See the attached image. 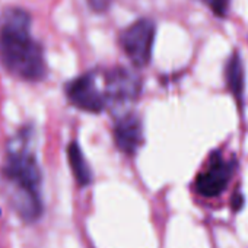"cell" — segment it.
Instances as JSON below:
<instances>
[{
    "label": "cell",
    "mask_w": 248,
    "mask_h": 248,
    "mask_svg": "<svg viewBox=\"0 0 248 248\" xmlns=\"http://www.w3.org/2000/svg\"><path fill=\"white\" fill-rule=\"evenodd\" d=\"M203 5H206L216 16H226L228 8H229V0H200Z\"/></svg>",
    "instance_id": "cell-10"
},
{
    "label": "cell",
    "mask_w": 248,
    "mask_h": 248,
    "mask_svg": "<svg viewBox=\"0 0 248 248\" xmlns=\"http://www.w3.org/2000/svg\"><path fill=\"white\" fill-rule=\"evenodd\" d=\"M28 130L12 140L3 177L11 188V200L16 213L27 222H34L43 212L41 171L35 155L30 149Z\"/></svg>",
    "instance_id": "cell-1"
},
{
    "label": "cell",
    "mask_w": 248,
    "mask_h": 248,
    "mask_svg": "<svg viewBox=\"0 0 248 248\" xmlns=\"http://www.w3.org/2000/svg\"><path fill=\"white\" fill-rule=\"evenodd\" d=\"M67 99L79 109L98 114L107 107L104 91L98 85V73L89 72L66 85Z\"/></svg>",
    "instance_id": "cell-6"
},
{
    "label": "cell",
    "mask_w": 248,
    "mask_h": 248,
    "mask_svg": "<svg viewBox=\"0 0 248 248\" xmlns=\"http://www.w3.org/2000/svg\"><path fill=\"white\" fill-rule=\"evenodd\" d=\"M140 91V78L126 67H114L104 76V95L107 107H112L114 109L133 104L139 98Z\"/></svg>",
    "instance_id": "cell-3"
},
{
    "label": "cell",
    "mask_w": 248,
    "mask_h": 248,
    "mask_svg": "<svg viewBox=\"0 0 248 248\" xmlns=\"http://www.w3.org/2000/svg\"><path fill=\"white\" fill-rule=\"evenodd\" d=\"M31 19L22 9H9L0 28V60L15 76L37 82L46 76L41 46L30 34Z\"/></svg>",
    "instance_id": "cell-2"
},
{
    "label": "cell",
    "mask_w": 248,
    "mask_h": 248,
    "mask_svg": "<svg viewBox=\"0 0 248 248\" xmlns=\"http://www.w3.org/2000/svg\"><path fill=\"white\" fill-rule=\"evenodd\" d=\"M88 2L95 12H104L108 9L111 0H88Z\"/></svg>",
    "instance_id": "cell-11"
},
{
    "label": "cell",
    "mask_w": 248,
    "mask_h": 248,
    "mask_svg": "<svg viewBox=\"0 0 248 248\" xmlns=\"http://www.w3.org/2000/svg\"><path fill=\"white\" fill-rule=\"evenodd\" d=\"M244 206V196L241 193H235L232 197V210L238 212Z\"/></svg>",
    "instance_id": "cell-12"
},
{
    "label": "cell",
    "mask_w": 248,
    "mask_h": 248,
    "mask_svg": "<svg viewBox=\"0 0 248 248\" xmlns=\"http://www.w3.org/2000/svg\"><path fill=\"white\" fill-rule=\"evenodd\" d=\"M67 158L72 168V172L75 175V180L80 187H86L92 183V172L88 167V162L76 142H72L67 148Z\"/></svg>",
    "instance_id": "cell-9"
},
{
    "label": "cell",
    "mask_w": 248,
    "mask_h": 248,
    "mask_svg": "<svg viewBox=\"0 0 248 248\" xmlns=\"http://www.w3.org/2000/svg\"><path fill=\"white\" fill-rule=\"evenodd\" d=\"M155 40V24L151 19H139L120 35V44L138 67H143L151 62Z\"/></svg>",
    "instance_id": "cell-5"
},
{
    "label": "cell",
    "mask_w": 248,
    "mask_h": 248,
    "mask_svg": "<svg viewBox=\"0 0 248 248\" xmlns=\"http://www.w3.org/2000/svg\"><path fill=\"white\" fill-rule=\"evenodd\" d=\"M236 170L235 159H223L220 152H213L204 170L197 175L194 190L206 199L219 197L226 188Z\"/></svg>",
    "instance_id": "cell-4"
},
{
    "label": "cell",
    "mask_w": 248,
    "mask_h": 248,
    "mask_svg": "<svg viewBox=\"0 0 248 248\" xmlns=\"http://www.w3.org/2000/svg\"><path fill=\"white\" fill-rule=\"evenodd\" d=\"M225 82L233 98L236 99L239 108L244 107V88H245V76L242 60L238 53H233L225 66Z\"/></svg>",
    "instance_id": "cell-8"
},
{
    "label": "cell",
    "mask_w": 248,
    "mask_h": 248,
    "mask_svg": "<svg viewBox=\"0 0 248 248\" xmlns=\"http://www.w3.org/2000/svg\"><path fill=\"white\" fill-rule=\"evenodd\" d=\"M114 140L117 148L126 155H135L143 143V126L136 114L120 115L114 124Z\"/></svg>",
    "instance_id": "cell-7"
}]
</instances>
